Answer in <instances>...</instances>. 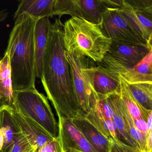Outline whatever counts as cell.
Here are the masks:
<instances>
[{
	"label": "cell",
	"mask_w": 152,
	"mask_h": 152,
	"mask_svg": "<svg viewBox=\"0 0 152 152\" xmlns=\"http://www.w3.org/2000/svg\"><path fill=\"white\" fill-rule=\"evenodd\" d=\"M108 98L113 110L114 117L113 120L119 131L120 141L127 145L139 149L137 143L130 134L127 123L123 115L121 107V99L118 91L109 95L108 96Z\"/></svg>",
	"instance_id": "obj_18"
},
{
	"label": "cell",
	"mask_w": 152,
	"mask_h": 152,
	"mask_svg": "<svg viewBox=\"0 0 152 152\" xmlns=\"http://www.w3.org/2000/svg\"><path fill=\"white\" fill-rule=\"evenodd\" d=\"M118 75L127 84L152 83V50L134 67Z\"/></svg>",
	"instance_id": "obj_17"
},
{
	"label": "cell",
	"mask_w": 152,
	"mask_h": 152,
	"mask_svg": "<svg viewBox=\"0 0 152 152\" xmlns=\"http://www.w3.org/2000/svg\"><path fill=\"white\" fill-rule=\"evenodd\" d=\"M3 145H4V138L3 135L0 132V150H2L3 148Z\"/></svg>",
	"instance_id": "obj_30"
},
{
	"label": "cell",
	"mask_w": 152,
	"mask_h": 152,
	"mask_svg": "<svg viewBox=\"0 0 152 152\" xmlns=\"http://www.w3.org/2000/svg\"><path fill=\"white\" fill-rule=\"evenodd\" d=\"M0 152H3L2 150H0Z\"/></svg>",
	"instance_id": "obj_32"
},
{
	"label": "cell",
	"mask_w": 152,
	"mask_h": 152,
	"mask_svg": "<svg viewBox=\"0 0 152 152\" xmlns=\"http://www.w3.org/2000/svg\"><path fill=\"white\" fill-rule=\"evenodd\" d=\"M84 118L109 141H121L120 133L113 120L105 117L97 106L93 111L85 115Z\"/></svg>",
	"instance_id": "obj_20"
},
{
	"label": "cell",
	"mask_w": 152,
	"mask_h": 152,
	"mask_svg": "<svg viewBox=\"0 0 152 152\" xmlns=\"http://www.w3.org/2000/svg\"><path fill=\"white\" fill-rule=\"evenodd\" d=\"M8 15V13L6 10H0V22L4 21L7 18Z\"/></svg>",
	"instance_id": "obj_29"
},
{
	"label": "cell",
	"mask_w": 152,
	"mask_h": 152,
	"mask_svg": "<svg viewBox=\"0 0 152 152\" xmlns=\"http://www.w3.org/2000/svg\"><path fill=\"white\" fill-rule=\"evenodd\" d=\"M14 104L24 116L31 119L52 137L59 135L58 123L47 98L36 88L14 92Z\"/></svg>",
	"instance_id": "obj_4"
},
{
	"label": "cell",
	"mask_w": 152,
	"mask_h": 152,
	"mask_svg": "<svg viewBox=\"0 0 152 152\" xmlns=\"http://www.w3.org/2000/svg\"><path fill=\"white\" fill-rule=\"evenodd\" d=\"M56 0H22L14 15V19L23 15L37 20L52 17Z\"/></svg>",
	"instance_id": "obj_15"
},
{
	"label": "cell",
	"mask_w": 152,
	"mask_h": 152,
	"mask_svg": "<svg viewBox=\"0 0 152 152\" xmlns=\"http://www.w3.org/2000/svg\"><path fill=\"white\" fill-rule=\"evenodd\" d=\"M2 105V104L1 103V98H0V106H1Z\"/></svg>",
	"instance_id": "obj_31"
},
{
	"label": "cell",
	"mask_w": 152,
	"mask_h": 152,
	"mask_svg": "<svg viewBox=\"0 0 152 152\" xmlns=\"http://www.w3.org/2000/svg\"><path fill=\"white\" fill-rule=\"evenodd\" d=\"M72 17L82 18L99 24L107 7L103 0H72Z\"/></svg>",
	"instance_id": "obj_12"
},
{
	"label": "cell",
	"mask_w": 152,
	"mask_h": 152,
	"mask_svg": "<svg viewBox=\"0 0 152 152\" xmlns=\"http://www.w3.org/2000/svg\"><path fill=\"white\" fill-rule=\"evenodd\" d=\"M34 151L26 137L22 133L10 152H34Z\"/></svg>",
	"instance_id": "obj_24"
},
{
	"label": "cell",
	"mask_w": 152,
	"mask_h": 152,
	"mask_svg": "<svg viewBox=\"0 0 152 152\" xmlns=\"http://www.w3.org/2000/svg\"><path fill=\"white\" fill-rule=\"evenodd\" d=\"M60 142L64 152H97L71 119L58 117Z\"/></svg>",
	"instance_id": "obj_9"
},
{
	"label": "cell",
	"mask_w": 152,
	"mask_h": 152,
	"mask_svg": "<svg viewBox=\"0 0 152 152\" xmlns=\"http://www.w3.org/2000/svg\"></svg>",
	"instance_id": "obj_34"
},
{
	"label": "cell",
	"mask_w": 152,
	"mask_h": 152,
	"mask_svg": "<svg viewBox=\"0 0 152 152\" xmlns=\"http://www.w3.org/2000/svg\"><path fill=\"white\" fill-rule=\"evenodd\" d=\"M1 57H0V61H1Z\"/></svg>",
	"instance_id": "obj_33"
},
{
	"label": "cell",
	"mask_w": 152,
	"mask_h": 152,
	"mask_svg": "<svg viewBox=\"0 0 152 152\" xmlns=\"http://www.w3.org/2000/svg\"><path fill=\"white\" fill-rule=\"evenodd\" d=\"M151 50L144 46L112 42L109 50L100 63L118 75L134 67Z\"/></svg>",
	"instance_id": "obj_8"
},
{
	"label": "cell",
	"mask_w": 152,
	"mask_h": 152,
	"mask_svg": "<svg viewBox=\"0 0 152 152\" xmlns=\"http://www.w3.org/2000/svg\"><path fill=\"white\" fill-rule=\"evenodd\" d=\"M64 24L60 18L51 23L44 53L42 83L58 117L71 120L83 117L64 55Z\"/></svg>",
	"instance_id": "obj_1"
},
{
	"label": "cell",
	"mask_w": 152,
	"mask_h": 152,
	"mask_svg": "<svg viewBox=\"0 0 152 152\" xmlns=\"http://www.w3.org/2000/svg\"><path fill=\"white\" fill-rule=\"evenodd\" d=\"M93 88L98 96H107L118 92L120 80L118 75L100 63L95 62L91 71Z\"/></svg>",
	"instance_id": "obj_11"
},
{
	"label": "cell",
	"mask_w": 152,
	"mask_h": 152,
	"mask_svg": "<svg viewBox=\"0 0 152 152\" xmlns=\"http://www.w3.org/2000/svg\"><path fill=\"white\" fill-rule=\"evenodd\" d=\"M126 83L136 101L145 109L152 111V83Z\"/></svg>",
	"instance_id": "obj_21"
},
{
	"label": "cell",
	"mask_w": 152,
	"mask_h": 152,
	"mask_svg": "<svg viewBox=\"0 0 152 152\" xmlns=\"http://www.w3.org/2000/svg\"><path fill=\"white\" fill-rule=\"evenodd\" d=\"M86 140L97 152H109L110 141L84 117L72 120Z\"/></svg>",
	"instance_id": "obj_16"
},
{
	"label": "cell",
	"mask_w": 152,
	"mask_h": 152,
	"mask_svg": "<svg viewBox=\"0 0 152 152\" xmlns=\"http://www.w3.org/2000/svg\"><path fill=\"white\" fill-rule=\"evenodd\" d=\"M119 78L120 87L118 93L126 109L132 119L136 120L143 119L140 112V105L133 97L126 83L120 76H119Z\"/></svg>",
	"instance_id": "obj_22"
},
{
	"label": "cell",
	"mask_w": 152,
	"mask_h": 152,
	"mask_svg": "<svg viewBox=\"0 0 152 152\" xmlns=\"http://www.w3.org/2000/svg\"><path fill=\"white\" fill-rule=\"evenodd\" d=\"M15 20L6 51L9 58L14 92L35 88L34 28L38 20L23 15Z\"/></svg>",
	"instance_id": "obj_2"
},
{
	"label": "cell",
	"mask_w": 152,
	"mask_h": 152,
	"mask_svg": "<svg viewBox=\"0 0 152 152\" xmlns=\"http://www.w3.org/2000/svg\"><path fill=\"white\" fill-rule=\"evenodd\" d=\"M10 108L22 134L26 137L34 150L55 139L32 120L24 116L14 104L10 106Z\"/></svg>",
	"instance_id": "obj_10"
},
{
	"label": "cell",
	"mask_w": 152,
	"mask_h": 152,
	"mask_svg": "<svg viewBox=\"0 0 152 152\" xmlns=\"http://www.w3.org/2000/svg\"><path fill=\"white\" fill-rule=\"evenodd\" d=\"M134 124L136 129L141 133L147 135L148 132V129L147 124L146 122L143 119H133Z\"/></svg>",
	"instance_id": "obj_27"
},
{
	"label": "cell",
	"mask_w": 152,
	"mask_h": 152,
	"mask_svg": "<svg viewBox=\"0 0 152 152\" xmlns=\"http://www.w3.org/2000/svg\"><path fill=\"white\" fill-rule=\"evenodd\" d=\"M147 152H152V131L149 132L147 137Z\"/></svg>",
	"instance_id": "obj_28"
},
{
	"label": "cell",
	"mask_w": 152,
	"mask_h": 152,
	"mask_svg": "<svg viewBox=\"0 0 152 152\" xmlns=\"http://www.w3.org/2000/svg\"><path fill=\"white\" fill-rule=\"evenodd\" d=\"M0 98L2 105L11 106L14 104V92L9 58L6 52L0 61Z\"/></svg>",
	"instance_id": "obj_19"
},
{
	"label": "cell",
	"mask_w": 152,
	"mask_h": 152,
	"mask_svg": "<svg viewBox=\"0 0 152 152\" xmlns=\"http://www.w3.org/2000/svg\"><path fill=\"white\" fill-rule=\"evenodd\" d=\"M119 14L152 48V0H122Z\"/></svg>",
	"instance_id": "obj_7"
},
{
	"label": "cell",
	"mask_w": 152,
	"mask_h": 152,
	"mask_svg": "<svg viewBox=\"0 0 152 152\" xmlns=\"http://www.w3.org/2000/svg\"><path fill=\"white\" fill-rule=\"evenodd\" d=\"M99 25L103 34L112 42L144 46L152 49L119 14L117 9L107 8L102 14Z\"/></svg>",
	"instance_id": "obj_6"
},
{
	"label": "cell",
	"mask_w": 152,
	"mask_h": 152,
	"mask_svg": "<svg viewBox=\"0 0 152 152\" xmlns=\"http://www.w3.org/2000/svg\"><path fill=\"white\" fill-rule=\"evenodd\" d=\"M0 132L4 138L2 150L10 152L22 132L7 105L0 106Z\"/></svg>",
	"instance_id": "obj_13"
},
{
	"label": "cell",
	"mask_w": 152,
	"mask_h": 152,
	"mask_svg": "<svg viewBox=\"0 0 152 152\" xmlns=\"http://www.w3.org/2000/svg\"><path fill=\"white\" fill-rule=\"evenodd\" d=\"M96 106L105 117L113 120V110L108 99V96H98V100Z\"/></svg>",
	"instance_id": "obj_23"
},
{
	"label": "cell",
	"mask_w": 152,
	"mask_h": 152,
	"mask_svg": "<svg viewBox=\"0 0 152 152\" xmlns=\"http://www.w3.org/2000/svg\"><path fill=\"white\" fill-rule=\"evenodd\" d=\"M109 152H141L135 148L125 145L121 141L110 140Z\"/></svg>",
	"instance_id": "obj_26"
},
{
	"label": "cell",
	"mask_w": 152,
	"mask_h": 152,
	"mask_svg": "<svg viewBox=\"0 0 152 152\" xmlns=\"http://www.w3.org/2000/svg\"><path fill=\"white\" fill-rule=\"evenodd\" d=\"M75 90L83 116L96 108L98 96L93 88L91 71L95 62L90 58L65 50Z\"/></svg>",
	"instance_id": "obj_5"
},
{
	"label": "cell",
	"mask_w": 152,
	"mask_h": 152,
	"mask_svg": "<svg viewBox=\"0 0 152 152\" xmlns=\"http://www.w3.org/2000/svg\"><path fill=\"white\" fill-rule=\"evenodd\" d=\"M34 152H64L59 137L38 148Z\"/></svg>",
	"instance_id": "obj_25"
},
{
	"label": "cell",
	"mask_w": 152,
	"mask_h": 152,
	"mask_svg": "<svg viewBox=\"0 0 152 152\" xmlns=\"http://www.w3.org/2000/svg\"><path fill=\"white\" fill-rule=\"evenodd\" d=\"M65 50L101 63L109 50L112 41L101 31L99 25L74 17L64 24Z\"/></svg>",
	"instance_id": "obj_3"
},
{
	"label": "cell",
	"mask_w": 152,
	"mask_h": 152,
	"mask_svg": "<svg viewBox=\"0 0 152 152\" xmlns=\"http://www.w3.org/2000/svg\"><path fill=\"white\" fill-rule=\"evenodd\" d=\"M49 18L37 20L34 28V45L36 61V77L42 78L44 53L51 25Z\"/></svg>",
	"instance_id": "obj_14"
}]
</instances>
